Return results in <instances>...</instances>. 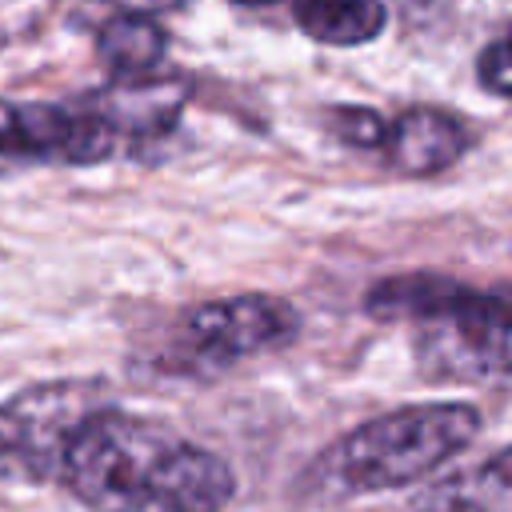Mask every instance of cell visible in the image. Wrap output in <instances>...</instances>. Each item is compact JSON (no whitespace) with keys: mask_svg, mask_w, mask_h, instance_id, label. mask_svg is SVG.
I'll use <instances>...</instances> for the list:
<instances>
[{"mask_svg":"<svg viewBox=\"0 0 512 512\" xmlns=\"http://www.w3.org/2000/svg\"><path fill=\"white\" fill-rule=\"evenodd\" d=\"M56 480L88 512H224L236 496L224 456L120 408L84 416Z\"/></svg>","mask_w":512,"mask_h":512,"instance_id":"obj_1","label":"cell"},{"mask_svg":"<svg viewBox=\"0 0 512 512\" xmlns=\"http://www.w3.org/2000/svg\"><path fill=\"white\" fill-rule=\"evenodd\" d=\"M480 428V408L464 400L392 408L356 424L320 456H312V464L296 476L292 496L300 504H340L428 480L436 468L460 456L480 436Z\"/></svg>","mask_w":512,"mask_h":512,"instance_id":"obj_2","label":"cell"},{"mask_svg":"<svg viewBox=\"0 0 512 512\" xmlns=\"http://www.w3.org/2000/svg\"><path fill=\"white\" fill-rule=\"evenodd\" d=\"M296 336H300V312L284 296L244 292V296L204 300L180 316L164 356V372L216 376L248 356L288 348Z\"/></svg>","mask_w":512,"mask_h":512,"instance_id":"obj_3","label":"cell"},{"mask_svg":"<svg viewBox=\"0 0 512 512\" xmlns=\"http://www.w3.org/2000/svg\"><path fill=\"white\" fill-rule=\"evenodd\" d=\"M100 404L96 380H44L0 404V484H48L60 476L72 432Z\"/></svg>","mask_w":512,"mask_h":512,"instance_id":"obj_4","label":"cell"},{"mask_svg":"<svg viewBox=\"0 0 512 512\" xmlns=\"http://www.w3.org/2000/svg\"><path fill=\"white\" fill-rule=\"evenodd\" d=\"M120 148L88 96L72 104L0 96V164H104Z\"/></svg>","mask_w":512,"mask_h":512,"instance_id":"obj_5","label":"cell"},{"mask_svg":"<svg viewBox=\"0 0 512 512\" xmlns=\"http://www.w3.org/2000/svg\"><path fill=\"white\" fill-rule=\"evenodd\" d=\"M364 312L412 324H512V284L476 288L440 272H404L376 280L364 296Z\"/></svg>","mask_w":512,"mask_h":512,"instance_id":"obj_6","label":"cell"},{"mask_svg":"<svg viewBox=\"0 0 512 512\" xmlns=\"http://www.w3.org/2000/svg\"><path fill=\"white\" fill-rule=\"evenodd\" d=\"M412 348L432 380L492 384L512 376V324H416Z\"/></svg>","mask_w":512,"mask_h":512,"instance_id":"obj_7","label":"cell"},{"mask_svg":"<svg viewBox=\"0 0 512 512\" xmlns=\"http://www.w3.org/2000/svg\"><path fill=\"white\" fill-rule=\"evenodd\" d=\"M468 144L472 136L460 116L432 104H412L396 120H388L380 156L400 176H440L468 152Z\"/></svg>","mask_w":512,"mask_h":512,"instance_id":"obj_8","label":"cell"},{"mask_svg":"<svg viewBox=\"0 0 512 512\" xmlns=\"http://www.w3.org/2000/svg\"><path fill=\"white\" fill-rule=\"evenodd\" d=\"M88 100L100 108V116L116 128L120 144H144L160 140L172 132V124L184 112L188 100V80L184 76H132V80H112L100 92H88Z\"/></svg>","mask_w":512,"mask_h":512,"instance_id":"obj_9","label":"cell"},{"mask_svg":"<svg viewBox=\"0 0 512 512\" xmlns=\"http://www.w3.org/2000/svg\"><path fill=\"white\" fill-rule=\"evenodd\" d=\"M412 508L416 512H512V444L464 472H452L440 484H428Z\"/></svg>","mask_w":512,"mask_h":512,"instance_id":"obj_10","label":"cell"},{"mask_svg":"<svg viewBox=\"0 0 512 512\" xmlns=\"http://www.w3.org/2000/svg\"><path fill=\"white\" fill-rule=\"evenodd\" d=\"M164 52H168V32L156 16L112 12L96 28V56L112 80H132V76L156 72Z\"/></svg>","mask_w":512,"mask_h":512,"instance_id":"obj_11","label":"cell"},{"mask_svg":"<svg viewBox=\"0 0 512 512\" xmlns=\"http://www.w3.org/2000/svg\"><path fill=\"white\" fill-rule=\"evenodd\" d=\"M292 20L316 44L356 48L384 32L388 8L380 0H292Z\"/></svg>","mask_w":512,"mask_h":512,"instance_id":"obj_12","label":"cell"},{"mask_svg":"<svg viewBox=\"0 0 512 512\" xmlns=\"http://www.w3.org/2000/svg\"><path fill=\"white\" fill-rule=\"evenodd\" d=\"M328 132L348 144V148H364V152H380L384 136H388V120L376 108H360V104H340L328 108Z\"/></svg>","mask_w":512,"mask_h":512,"instance_id":"obj_13","label":"cell"},{"mask_svg":"<svg viewBox=\"0 0 512 512\" xmlns=\"http://www.w3.org/2000/svg\"><path fill=\"white\" fill-rule=\"evenodd\" d=\"M476 80H480L484 92L512 100V24L480 48V56H476Z\"/></svg>","mask_w":512,"mask_h":512,"instance_id":"obj_14","label":"cell"},{"mask_svg":"<svg viewBox=\"0 0 512 512\" xmlns=\"http://www.w3.org/2000/svg\"><path fill=\"white\" fill-rule=\"evenodd\" d=\"M116 12H136V16H164V12H180L188 0H104Z\"/></svg>","mask_w":512,"mask_h":512,"instance_id":"obj_15","label":"cell"},{"mask_svg":"<svg viewBox=\"0 0 512 512\" xmlns=\"http://www.w3.org/2000/svg\"><path fill=\"white\" fill-rule=\"evenodd\" d=\"M236 8H268V4H276V0H232Z\"/></svg>","mask_w":512,"mask_h":512,"instance_id":"obj_16","label":"cell"}]
</instances>
